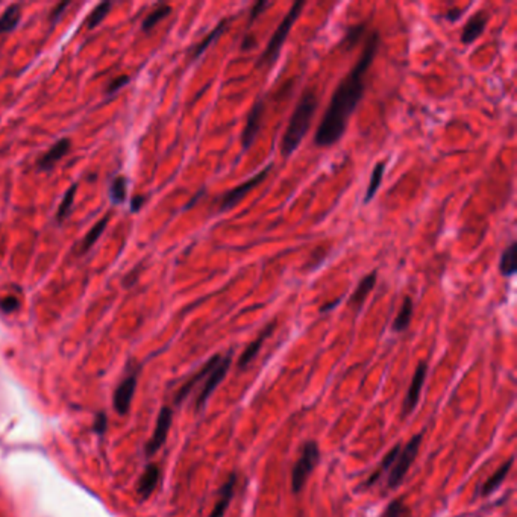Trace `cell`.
Returning <instances> with one entry per match:
<instances>
[{"instance_id": "cell-27", "label": "cell", "mask_w": 517, "mask_h": 517, "mask_svg": "<svg viewBox=\"0 0 517 517\" xmlns=\"http://www.w3.org/2000/svg\"><path fill=\"white\" fill-rule=\"evenodd\" d=\"M170 13H171V8L169 5H161V6H158L155 11H152V13H150L144 18V21H143V29L144 30H150L152 28H155L159 23V21L164 20Z\"/></svg>"}, {"instance_id": "cell-8", "label": "cell", "mask_w": 517, "mask_h": 517, "mask_svg": "<svg viewBox=\"0 0 517 517\" xmlns=\"http://www.w3.org/2000/svg\"><path fill=\"white\" fill-rule=\"evenodd\" d=\"M171 417H174V413L169 407H164L163 410L159 411L158 419H157V425L154 429V434L150 437V440L147 441L146 446V452L147 455H154L155 452H158L163 445L166 443V438L169 436V431L171 426Z\"/></svg>"}, {"instance_id": "cell-14", "label": "cell", "mask_w": 517, "mask_h": 517, "mask_svg": "<svg viewBox=\"0 0 517 517\" xmlns=\"http://www.w3.org/2000/svg\"><path fill=\"white\" fill-rule=\"evenodd\" d=\"M275 326H276V322H272V323H268V325L264 328V331L260 334V336H258L251 344H249V346H247L246 349H244V352L242 353V357L239 358V368L243 370V369H246V365L247 364H249L255 357H256V355H258V352H260V349H261V346H263V343L268 339V337H271L272 336V332L275 331Z\"/></svg>"}, {"instance_id": "cell-5", "label": "cell", "mask_w": 517, "mask_h": 517, "mask_svg": "<svg viewBox=\"0 0 517 517\" xmlns=\"http://www.w3.org/2000/svg\"><path fill=\"white\" fill-rule=\"evenodd\" d=\"M422 434H416L410 441H408L407 446L404 449H401L399 455H397L396 461L393 462L390 475H389V487L390 489H396L401 486V482L404 481L405 475L410 470L411 465L414 462L419 449H420V443H422Z\"/></svg>"}, {"instance_id": "cell-31", "label": "cell", "mask_w": 517, "mask_h": 517, "mask_svg": "<svg viewBox=\"0 0 517 517\" xmlns=\"http://www.w3.org/2000/svg\"><path fill=\"white\" fill-rule=\"evenodd\" d=\"M76 190H78V186H73V187L69 188V191L66 193V196H64V199L61 202V207L58 210V215H57L59 222L66 220L67 215L72 212L73 202H74V193H76Z\"/></svg>"}, {"instance_id": "cell-36", "label": "cell", "mask_w": 517, "mask_h": 517, "mask_svg": "<svg viewBox=\"0 0 517 517\" xmlns=\"http://www.w3.org/2000/svg\"><path fill=\"white\" fill-rule=\"evenodd\" d=\"M69 5H70L69 2H66V4H59L55 9L52 11V13H50V18H52L53 23H55V21H58V18L61 17V14L64 13V9H66Z\"/></svg>"}, {"instance_id": "cell-4", "label": "cell", "mask_w": 517, "mask_h": 517, "mask_svg": "<svg viewBox=\"0 0 517 517\" xmlns=\"http://www.w3.org/2000/svg\"><path fill=\"white\" fill-rule=\"evenodd\" d=\"M319 460H320V450L317 443L316 441H307L302 449H300V455L295 462V467L292 472V487L295 493H299L304 489L308 481V477L317 466Z\"/></svg>"}, {"instance_id": "cell-32", "label": "cell", "mask_w": 517, "mask_h": 517, "mask_svg": "<svg viewBox=\"0 0 517 517\" xmlns=\"http://www.w3.org/2000/svg\"><path fill=\"white\" fill-rule=\"evenodd\" d=\"M407 511L404 501L402 499H394L389 504V507L385 509L382 517H402V514Z\"/></svg>"}, {"instance_id": "cell-13", "label": "cell", "mask_w": 517, "mask_h": 517, "mask_svg": "<svg viewBox=\"0 0 517 517\" xmlns=\"http://www.w3.org/2000/svg\"><path fill=\"white\" fill-rule=\"evenodd\" d=\"M235 486H237V475L235 473H232V475H229V478L226 479L223 486L220 487L219 494H217V501H215V505H214L210 517H223L225 516L226 510H228L229 504L234 498Z\"/></svg>"}, {"instance_id": "cell-37", "label": "cell", "mask_w": 517, "mask_h": 517, "mask_svg": "<svg viewBox=\"0 0 517 517\" xmlns=\"http://www.w3.org/2000/svg\"><path fill=\"white\" fill-rule=\"evenodd\" d=\"M462 16V11L461 9H450V11H446L445 13V17L448 21H450V23H454V21H457L460 17Z\"/></svg>"}, {"instance_id": "cell-26", "label": "cell", "mask_w": 517, "mask_h": 517, "mask_svg": "<svg viewBox=\"0 0 517 517\" xmlns=\"http://www.w3.org/2000/svg\"><path fill=\"white\" fill-rule=\"evenodd\" d=\"M106 225H108V217H103L99 223H96L93 226L91 231L87 234V237H85L84 242H82V252H87V251L91 249V247L94 246V243L99 240V237L102 235L103 229L106 228Z\"/></svg>"}, {"instance_id": "cell-21", "label": "cell", "mask_w": 517, "mask_h": 517, "mask_svg": "<svg viewBox=\"0 0 517 517\" xmlns=\"http://www.w3.org/2000/svg\"><path fill=\"white\" fill-rule=\"evenodd\" d=\"M516 247L517 244L513 242L509 247H505L499 261L501 275L505 278H511L516 275Z\"/></svg>"}, {"instance_id": "cell-7", "label": "cell", "mask_w": 517, "mask_h": 517, "mask_svg": "<svg viewBox=\"0 0 517 517\" xmlns=\"http://www.w3.org/2000/svg\"><path fill=\"white\" fill-rule=\"evenodd\" d=\"M229 365H231V353L226 355V357H222L220 361L217 363V365H215V368L208 373V376L205 378V382H203L202 390H200L198 399H196L198 410L203 408V405H205L207 401L210 399V396L214 393V390L217 389L219 384L223 381L226 373H228V370H229Z\"/></svg>"}, {"instance_id": "cell-20", "label": "cell", "mask_w": 517, "mask_h": 517, "mask_svg": "<svg viewBox=\"0 0 517 517\" xmlns=\"http://www.w3.org/2000/svg\"><path fill=\"white\" fill-rule=\"evenodd\" d=\"M411 317H413V300L410 296H407L404 299V304H402L399 312H397V316L393 322V331H396V332L405 331L408 326H410Z\"/></svg>"}, {"instance_id": "cell-15", "label": "cell", "mask_w": 517, "mask_h": 517, "mask_svg": "<svg viewBox=\"0 0 517 517\" xmlns=\"http://www.w3.org/2000/svg\"><path fill=\"white\" fill-rule=\"evenodd\" d=\"M70 140L69 138H62L57 144H53L47 152L42 155V158L40 159L38 167L40 170H50L53 166H55L58 161H61L64 157L69 154L70 150Z\"/></svg>"}, {"instance_id": "cell-38", "label": "cell", "mask_w": 517, "mask_h": 517, "mask_svg": "<svg viewBox=\"0 0 517 517\" xmlns=\"http://www.w3.org/2000/svg\"><path fill=\"white\" fill-rule=\"evenodd\" d=\"M146 202V198L144 196H135L134 199H132V203H131V210L132 211H138L140 208H142L143 207V203Z\"/></svg>"}, {"instance_id": "cell-24", "label": "cell", "mask_w": 517, "mask_h": 517, "mask_svg": "<svg viewBox=\"0 0 517 517\" xmlns=\"http://www.w3.org/2000/svg\"><path fill=\"white\" fill-rule=\"evenodd\" d=\"M20 18H21L20 6L18 5L9 6L4 13V16L0 17V34H8V32L14 30L18 25Z\"/></svg>"}, {"instance_id": "cell-35", "label": "cell", "mask_w": 517, "mask_h": 517, "mask_svg": "<svg viewBox=\"0 0 517 517\" xmlns=\"http://www.w3.org/2000/svg\"><path fill=\"white\" fill-rule=\"evenodd\" d=\"M271 5H272L271 2H258V4H255V5H254V8L251 9V17H249V21H251V23H252V21H255V18H256L258 16H260L267 6H271Z\"/></svg>"}, {"instance_id": "cell-30", "label": "cell", "mask_w": 517, "mask_h": 517, "mask_svg": "<svg viewBox=\"0 0 517 517\" xmlns=\"http://www.w3.org/2000/svg\"><path fill=\"white\" fill-rule=\"evenodd\" d=\"M126 190H127V181L123 176H118L113 181V186L110 190V196L111 200L118 205V203H123L125 198H126Z\"/></svg>"}, {"instance_id": "cell-16", "label": "cell", "mask_w": 517, "mask_h": 517, "mask_svg": "<svg viewBox=\"0 0 517 517\" xmlns=\"http://www.w3.org/2000/svg\"><path fill=\"white\" fill-rule=\"evenodd\" d=\"M220 358H222V355H214V357H211L207 363H205V365H203V368L195 375V376H193V378L184 385V387H182V389L179 390V393H178V396H176V402H181L182 399H186V397L190 394V392L193 390V389H195V385L198 384V382H200V381H203V380H205L207 378V376H208V373L215 368V365H217V363L220 361Z\"/></svg>"}, {"instance_id": "cell-19", "label": "cell", "mask_w": 517, "mask_h": 517, "mask_svg": "<svg viewBox=\"0 0 517 517\" xmlns=\"http://www.w3.org/2000/svg\"><path fill=\"white\" fill-rule=\"evenodd\" d=\"M511 466H513V458H510L507 462H504V465L493 473V475L486 481V484H484L481 489L482 496H489V494H492L501 486V484L505 481V478L509 477Z\"/></svg>"}, {"instance_id": "cell-11", "label": "cell", "mask_w": 517, "mask_h": 517, "mask_svg": "<svg viewBox=\"0 0 517 517\" xmlns=\"http://www.w3.org/2000/svg\"><path fill=\"white\" fill-rule=\"evenodd\" d=\"M487 23H489L487 11H484V9L477 11V13L467 20L465 28H462V32H461L462 45H472V42H475L482 35V32L486 30Z\"/></svg>"}, {"instance_id": "cell-29", "label": "cell", "mask_w": 517, "mask_h": 517, "mask_svg": "<svg viewBox=\"0 0 517 517\" xmlns=\"http://www.w3.org/2000/svg\"><path fill=\"white\" fill-rule=\"evenodd\" d=\"M110 9H111L110 2H103L99 6H96L93 9V13L90 14V17L87 18V21H85V25H87L89 29H94L96 26H99L103 21V18L108 16V13H110Z\"/></svg>"}, {"instance_id": "cell-3", "label": "cell", "mask_w": 517, "mask_h": 517, "mask_svg": "<svg viewBox=\"0 0 517 517\" xmlns=\"http://www.w3.org/2000/svg\"><path fill=\"white\" fill-rule=\"evenodd\" d=\"M304 6H305V2H296L292 6V9L288 11L287 16L283 18L281 23H279V26L276 28L271 41H268L266 50L261 53V57L258 58L256 67H272L276 62L279 53H281V50H283L284 42L290 34V30H292L295 21L300 16V11L304 9Z\"/></svg>"}, {"instance_id": "cell-39", "label": "cell", "mask_w": 517, "mask_h": 517, "mask_svg": "<svg viewBox=\"0 0 517 517\" xmlns=\"http://www.w3.org/2000/svg\"><path fill=\"white\" fill-rule=\"evenodd\" d=\"M255 46H256V41H255V38L247 35V37L244 38V41H243L242 49H243V50H247V49H252V47H255Z\"/></svg>"}, {"instance_id": "cell-33", "label": "cell", "mask_w": 517, "mask_h": 517, "mask_svg": "<svg viewBox=\"0 0 517 517\" xmlns=\"http://www.w3.org/2000/svg\"><path fill=\"white\" fill-rule=\"evenodd\" d=\"M127 82H129V76H126V74H122V76H117L114 81L110 82V85H108L106 94H114L115 91L123 89Z\"/></svg>"}, {"instance_id": "cell-25", "label": "cell", "mask_w": 517, "mask_h": 517, "mask_svg": "<svg viewBox=\"0 0 517 517\" xmlns=\"http://www.w3.org/2000/svg\"><path fill=\"white\" fill-rule=\"evenodd\" d=\"M401 449H402V448H401L399 445H396V446H394V448L389 452V454H387V455L384 457V460H382V462H381L380 469L376 470V472L373 473V475L369 478V481H368V486H370V484H375L376 481H378V478L382 475V472H385L387 469H390V467L393 466V462L396 461L397 455H399Z\"/></svg>"}, {"instance_id": "cell-22", "label": "cell", "mask_w": 517, "mask_h": 517, "mask_svg": "<svg viewBox=\"0 0 517 517\" xmlns=\"http://www.w3.org/2000/svg\"><path fill=\"white\" fill-rule=\"evenodd\" d=\"M228 23H229V20H222L220 21V23L217 25V26H215L211 32H210V34L205 37V38H203L200 42H199V45L196 46V49H195V52H193V59H198L200 55H202V53L203 52H205L211 45H212V42L215 41V40H217L222 34H223V32L226 30V28H228Z\"/></svg>"}, {"instance_id": "cell-12", "label": "cell", "mask_w": 517, "mask_h": 517, "mask_svg": "<svg viewBox=\"0 0 517 517\" xmlns=\"http://www.w3.org/2000/svg\"><path fill=\"white\" fill-rule=\"evenodd\" d=\"M137 389V378L135 375L127 376L125 378L120 385L117 387V390L114 393V408L118 414H126L129 407H131V402L134 399V393Z\"/></svg>"}, {"instance_id": "cell-23", "label": "cell", "mask_w": 517, "mask_h": 517, "mask_svg": "<svg viewBox=\"0 0 517 517\" xmlns=\"http://www.w3.org/2000/svg\"><path fill=\"white\" fill-rule=\"evenodd\" d=\"M384 174H385V161H381V163H378V164L375 166V169L372 171V176H370V181H369L368 190H365L364 203H369L375 198L376 191H378L380 187H381V182H382Z\"/></svg>"}, {"instance_id": "cell-18", "label": "cell", "mask_w": 517, "mask_h": 517, "mask_svg": "<svg viewBox=\"0 0 517 517\" xmlns=\"http://www.w3.org/2000/svg\"><path fill=\"white\" fill-rule=\"evenodd\" d=\"M159 481V469L155 465L147 466V469L143 472L142 478L138 481L137 492L142 498H149L152 492L155 490L157 484Z\"/></svg>"}, {"instance_id": "cell-10", "label": "cell", "mask_w": 517, "mask_h": 517, "mask_svg": "<svg viewBox=\"0 0 517 517\" xmlns=\"http://www.w3.org/2000/svg\"><path fill=\"white\" fill-rule=\"evenodd\" d=\"M263 113H264V102L261 99L252 106L249 115H247V122H246V126L243 129V135H242L243 150H247L252 146L258 132H260Z\"/></svg>"}, {"instance_id": "cell-40", "label": "cell", "mask_w": 517, "mask_h": 517, "mask_svg": "<svg viewBox=\"0 0 517 517\" xmlns=\"http://www.w3.org/2000/svg\"><path fill=\"white\" fill-rule=\"evenodd\" d=\"M105 425H106V419L103 414H101V417H98V420H96V431H98V433H103Z\"/></svg>"}, {"instance_id": "cell-6", "label": "cell", "mask_w": 517, "mask_h": 517, "mask_svg": "<svg viewBox=\"0 0 517 517\" xmlns=\"http://www.w3.org/2000/svg\"><path fill=\"white\" fill-rule=\"evenodd\" d=\"M271 170H272V164H268L261 171H258V174L255 176H252L251 179L244 181L243 184H240L239 187H235L231 191L226 193V195L222 199V202H220L219 211L220 212H225V211L232 210L237 205V203H239L247 195V193L252 191L255 187H258V186L261 184V182L266 181V178L268 176V174H271Z\"/></svg>"}, {"instance_id": "cell-41", "label": "cell", "mask_w": 517, "mask_h": 517, "mask_svg": "<svg viewBox=\"0 0 517 517\" xmlns=\"http://www.w3.org/2000/svg\"><path fill=\"white\" fill-rule=\"evenodd\" d=\"M337 304H339V300H336V302H331L328 307H322V311H323V312H325V311H329L331 308H334V307H336Z\"/></svg>"}, {"instance_id": "cell-34", "label": "cell", "mask_w": 517, "mask_h": 517, "mask_svg": "<svg viewBox=\"0 0 517 517\" xmlns=\"http://www.w3.org/2000/svg\"><path fill=\"white\" fill-rule=\"evenodd\" d=\"M0 308L5 312H13L18 308V300L14 296H6L0 300Z\"/></svg>"}, {"instance_id": "cell-1", "label": "cell", "mask_w": 517, "mask_h": 517, "mask_svg": "<svg viewBox=\"0 0 517 517\" xmlns=\"http://www.w3.org/2000/svg\"><path fill=\"white\" fill-rule=\"evenodd\" d=\"M380 42L381 38L378 32H370L357 64L340 81L339 87L334 90L326 113L323 114L317 126L314 135L316 146L329 147L340 142V138L346 132L349 118L363 99L365 89V74H368L369 67L373 64Z\"/></svg>"}, {"instance_id": "cell-28", "label": "cell", "mask_w": 517, "mask_h": 517, "mask_svg": "<svg viewBox=\"0 0 517 517\" xmlns=\"http://www.w3.org/2000/svg\"><path fill=\"white\" fill-rule=\"evenodd\" d=\"M365 29H368V25L365 23H357V25L348 28L346 34H344V38H343V42L346 45L348 49H352L353 46L358 45V41L365 34Z\"/></svg>"}, {"instance_id": "cell-2", "label": "cell", "mask_w": 517, "mask_h": 517, "mask_svg": "<svg viewBox=\"0 0 517 517\" xmlns=\"http://www.w3.org/2000/svg\"><path fill=\"white\" fill-rule=\"evenodd\" d=\"M317 105L319 99L314 90L308 89L300 96L281 140V155L284 158H288L290 155L295 154L299 144L304 142V138L309 131L312 117L316 114Z\"/></svg>"}, {"instance_id": "cell-17", "label": "cell", "mask_w": 517, "mask_h": 517, "mask_svg": "<svg viewBox=\"0 0 517 517\" xmlns=\"http://www.w3.org/2000/svg\"><path fill=\"white\" fill-rule=\"evenodd\" d=\"M376 278H378V275H376V272H372V273L365 275V276L361 279L360 284H358V287L355 288V292H353V295H352V297H351V300H349L351 307H353V308L357 309V311H358V309H361V307H363V304H364L365 297L369 296V293L372 292L373 287H375V284H376Z\"/></svg>"}, {"instance_id": "cell-9", "label": "cell", "mask_w": 517, "mask_h": 517, "mask_svg": "<svg viewBox=\"0 0 517 517\" xmlns=\"http://www.w3.org/2000/svg\"><path fill=\"white\" fill-rule=\"evenodd\" d=\"M426 370H428L426 363H419L413 380H411V384H410V389H408L405 401H404V408H402V416L404 417L408 416L410 413H413L414 408L419 404L420 393H422L424 384H425V380H426Z\"/></svg>"}]
</instances>
